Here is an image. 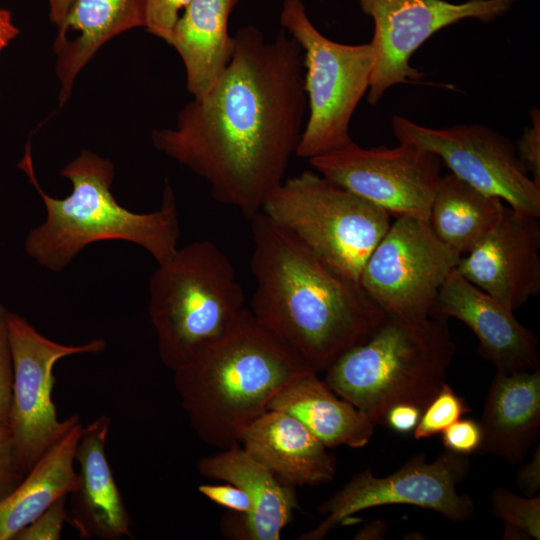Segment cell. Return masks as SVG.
Returning a JSON list of instances; mask_svg holds the SVG:
<instances>
[{
	"label": "cell",
	"instance_id": "cell-1",
	"mask_svg": "<svg viewBox=\"0 0 540 540\" xmlns=\"http://www.w3.org/2000/svg\"><path fill=\"white\" fill-rule=\"evenodd\" d=\"M216 84L180 111L173 129L152 133L155 147L210 186L214 200L249 221L285 180L305 125L303 54L281 30L267 41L239 29Z\"/></svg>",
	"mask_w": 540,
	"mask_h": 540
},
{
	"label": "cell",
	"instance_id": "cell-2",
	"mask_svg": "<svg viewBox=\"0 0 540 540\" xmlns=\"http://www.w3.org/2000/svg\"><path fill=\"white\" fill-rule=\"evenodd\" d=\"M250 223L256 281L251 313L312 370L325 372L387 315L359 284L332 272L262 211Z\"/></svg>",
	"mask_w": 540,
	"mask_h": 540
},
{
	"label": "cell",
	"instance_id": "cell-3",
	"mask_svg": "<svg viewBox=\"0 0 540 540\" xmlns=\"http://www.w3.org/2000/svg\"><path fill=\"white\" fill-rule=\"evenodd\" d=\"M308 370L312 369L244 308L221 337L173 372L191 427L203 442L222 450L238 443L239 430Z\"/></svg>",
	"mask_w": 540,
	"mask_h": 540
},
{
	"label": "cell",
	"instance_id": "cell-4",
	"mask_svg": "<svg viewBox=\"0 0 540 540\" xmlns=\"http://www.w3.org/2000/svg\"><path fill=\"white\" fill-rule=\"evenodd\" d=\"M19 167L38 191L46 208V219L25 239V250L39 265L62 271L88 245L105 240L136 244L158 264L171 258L180 236L178 211L167 184L159 210L135 213L120 205L111 192L114 166L108 159L88 150L68 163L60 175L72 183L64 198L48 195L41 188L33 167L30 143Z\"/></svg>",
	"mask_w": 540,
	"mask_h": 540
},
{
	"label": "cell",
	"instance_id": "cell-5",
	"mask_svg": "<svg viewBox=\"0 0 540 540\" xmlns=\"http://www.w3.org/2000/svg\"><path fill=\"white\" fill-rule=\"evenodd\" d=\"M447 320L431 316L409 323L387 315L364 341L329 366L323 380L374 426L384 425L396 404L423 410L447 383L456 352Z\"/></svg>",
	"mask_w": 540,
	"mask_h": 540
},
{
	"label": "cell",
	"instance_id": "cell-6",
	"mask_svg": "<svg viewBox=\"0 0 540 540\" xmlns=\"http://www.w3.org/2000/svg\"><path fill=\"white\" fill-rule=\"evenodd\" d=\"M232 262L212 241L178 248L149 282L148 313L162 363L172 371L221 337L244 309Z\"/></svg>",
	"mask_w": 540,
	"mask_h": 540
},
{
	"label": "cell",
	"instance_id": "cell-7",
	"mask_svg": "<svg viewBox=\"0 0 540 540\" xmlns=\"http://www.w3.org/2000/svg\"><path fill=\"white\" fill-rule=\"evenodd\" d=\"M261 211L293 233L332 272L356 284L391 224L386 210L312 171L285 179Z\"/></svg>",
	"mask_w": 540,
	"mask_h": 540
},
{
	"label": "cell",
	"instance_id": "cell-8",
	"mask_svg": "<svg viewBox=\"0 0 540 540\" xmlns=\"http://www.w3.org/2000/svg\"><path fill=\"white\" fill-rule=\"evenodd\" d=\"M280 23L303 54L308 116L296 155L309 160L353 141L349 126L369 89L373 51L370 43L343 44L324 36L301 0H284Z\"/></svg>",
	"mask_w": 540,
	"mask_h": 540
},
{
	"label": "cell",
	"instance_id": "cell-9",
	"mask_svg": "<svg viewBox=\"0 0 540 540\" xmlns=\"http://www.w3.org/2000/svg\"><path fill=\"white\" fill-rule=\"evenodd\" d=\"M460 257L439 240L428 221L396 217L368 257L359 285L386 315L421 323L432 316L438 293Z\"/></svg>",
	"mask_w": 540,
	"mask_h": 540
},
{
	"label": "cell",
	"instance_id": "cell-10",
	"mask_svg": "<svg viewBox=\"0 0 540 540\" xmlns=\"http://www.w3.org/2000/svg\"><path fill=\"white\" fill-rule=\"evenodd\" d=\"M8 338L13 384L7 426L22 467L27 473L36 461L74 425L78 414L60 420L52 394L58 361L78 354L104 351V339L66 345L42 335L25 318L8 312Z\"/></svg>",
	"mask_w": 540,
	"mask_h": 540
},
{
	"label": "cell",
	"instance_id": "cell-11",
	"mask_svg": "<svg viewBox=\"0 0 540 540\" xmlns=\"http://www.w3.org/2000/svg\"><path fill=\"white\" fill-rule=\"evenodd\" d=\"M467 455L444 451L433 462L425 454L413 455L386 477H376L371 468L356 473L318 508L325 519L300 540H322L339 524L365 509L405 504L432 510L448 520L463 522L475 512L472 498L456 487L468 475Z\"/></svg>",
	"mask_w": 540,
	"mask_h": 540
},
{
	"label": "cell",
	"instance_id": "cell-12",
	"mask_svg": "<svg viewBox=\"0 0 540 540\" xmlns=\"http://www.w3.org/2000/svg\"><path fill=\"white\" fill-rule=\"evenodd\" d=\"M391 126L399 142L436 154L471 187L540 217V184L530 177L508 137L483 124L430 128L401 115L392 116Z\"/></svg>",
	"mask_w": 540,
	"mask_h": 540
},
{
	"label": "cell",
	"instance_id": "cell-13",
	"mask_svg": "<svg viewBox=\"0 0 540 540\" xmlns=\"http://www.w3.org/2000/svg\"><path fill=\"white\" fill-rule=\"evenodd\" d=\"M518 1L358 0L363 13L374 22L370 42L374 60L367 102L376 105L390 88L424 77L410 60L437 31L465 19L492 22Z\"/></svg>",
	"mask_w": 540,
	"mask_h": 540
},
{
	"label": "cell",
	"instance_id": "cell-14",
	"mask_svg": "<svg viewBox=\"0 0 540 540\" xmlns=\"http://www.w3.org/2000/svg\"><path fill=\"white\" fill-rule=\"evenodd\" d=\"M321 175L396 217L428 220L441 178L440 158L413 144H349L309 159Z\"/></svg>",
	"mask_w": 540,
	"mask_h": 540
},
{
	"label": "cell",
	"instance_id": "cell-15",
	"mask_svg": "<svg viewBox=\"0 0 540 540\" xmlns=\"http://www.w3.org/2000/svg\"><path fill=\"white\" fill-rule=\"evenodd\" d=\"M539 217L505 205L495 227L456 269L470 283L515 312L540 293Z\"/></svg>",
	"mask_w": 540,
	"mask_h": 540
},
{
	"label": "cell",
	"instance_id": "cell-16",
	"mask_svg": "<svg viewBox=\"0 0 540 540\" xmlns=\"http://www.w3.org/2000/svg\"><path fill=\"white\" fill-rule=\"evenodd\" d=\"M432 316L453 317L478 339V353L497 372L511 374L540 369L536 336L490 295L466 280L455 268L444 281Z\"/></svg>",
	"mask_w": 540,
	"mask_h": 540
},
{
	"label": "cell",
	"instance_id": "cell-17",
	"mask_svg": "<svg viewBox=\"0 0 540 540\" xmlns=\"http://www.w3.org/2000/svg\"><path fill=\"white\" fill-rule=\"evenodd\" d=\"M107 415L82 426L75 450L78 485L69 494V523L82 540L132 537V521L106 456Z\"/></svg>",
	"mask_w": 540,
	"mask_h": 540
},
{
	"label": "cell",
	"instance_id": "cell-18",
	"mask_svg": "<svg viewBox=\"0 0 540 540\" xmlns=\"http://www.w3.org/2000/svg\"><path fill=\"white\" fill-rule=\"evenodd\" d=\"M237 442L282 483L296 487L331 482L337 461L296 417L268 409L243 426Z\"/></svg>",
	"mask_w": 540,
	"mask_h": 540
},
{
	"label": "cell",
	"instance_id": "cell-19",
	"mask_svg": "<svg viewBox=\"0 0 540 540\" xmlns=\"http://www.w3.org/2000/svg\"><path fill=\"white\" fill-rule=\"evenodd\" d=\"M197 469L209 479L223 480L242 489L252 503L251 512L229 516L236 539L279 540L293 511L299 507L295 487L282 483L264 464L236 443L202 457Z\"/></svg>",
	"mask_w": 540,
	"mask_h": 540
},
{
	"label": "cell",
	"instance_id": "cell-20",
	"mask_svg": "<svg viewBox=\"0 0 540 540\" xmlns=\"http://www.w3.org/2000/svg\"><path fill=\"white\" fill-rule=\"evenodd\" d=\"M479 423L483 434L479 452L521 463L540 434V369L497 372Z\"/></svg>",
	"mask_w": 540,
	"mask_h": 540
},
{
	"label": "cell",
	"instance_id": "cell-21",
	"mask_svg": "<svg viewBox=\"0 0 540 540\" xmlns=\"http://www.w3.org/2000/svg\"><path fill=\"white\" fill-rule=\"evenodd\" d=\"M145 11L146 0H75L53 44L60 105L69 98L78 73L107 41L145 26Z\"/></svg>",
	"mask_w": 540,
	"mask_h": 540
},
{
	"label": "cell",
	"instance_id": "cell-22",
	"mask_svg": "<svg viewBox=\"0 0 540 540\" xmlns=\"http://www.w3.org/2000/svg\"><path fill=\"white\" fill-rule=\"evenodd\" d=\"M238 1L192 0L173 28L168 44L183 61L193 98L207 94L231 60L234 38L228 20Z\"/></svg>",
	"mask_w": 540,
	"mask_h": 540
},
{
	"label": "cell",
	"instance_id": "cell-23",
	"mask_svg": "<svg viewBox=\"0 0 540 540\" xmlns=\"http://www.w3.org/2000/svg\"><path fill=\"white\" fill-rule=\"evenodd\" d=\"M269 409L284 411L301 421L328 449L366 446L375 426L348 401L339 397L314 370L289 382Z\"/></svg>",
	"mask_w": 540,
	"mask_h": 540
},
{
	"label": "cell",
	"instance_id": "cell-24",
	"mask_svg": "<svg viewBox=\"0 0 540 540\" xmlns=\"http://www.w3.org/2000/svg\"><path fill=\"white\" fill-rule=\"evenodd\" d=\"M81 429L80 422L74 425L0 501V540H14L18 532L77 487L75 450Z\"/></svg>",
	"mask_w": 540,
	"mask_h": 540
},
{
	"label": "cell",
	"instance_id": "cell-25",
	"mask_svg": "<svg viewBox=\"0 0 540 540\" xmlns=\"http://www.w3.org/2000/svg\"><path fill=\"white\" fill-rule=\"evenodd\" d=\"M504 208L500 199L449 173L439 180L427 221L439 240L462 256L495 227Z\"/></svg>",
	"mask_w": 540,
	"mask_h": 540
},
{
	"label": "cell",
	"instance_id": "cell-26",
	"mask_svg": "<svg viewBox=\"0 0 540 540\" xmlns=\"http://www.w3.org/2000/svg\"><path fill=\"white\" fill-rule=\"evenodd\" d=\"M491 514L515 527L528 538L540 539V496H518L505 487L490 494Z\"/></svg>",
	"mask_w": 540,
	"mask_h": 540
},
{
	"label": "cell",
	"instance_id": "cell-27",
	"mask_svg": "<svg viewBox=\"0 0 540 540\" xmlns=\"http://www.w3.org/2000/svg\"><path fill=\"white\" fill-rule=\"evenodd\" d=\"M470 411L465 399L445 383L422 410L413 431L414 438L421 440L440 434Z\"/></svg>",
	"mask_w": 540,
	"mask_h": 540
},
{
	"label": "cell",
	"instance_id": "cell-28",
	"mask_svg": "<svg viewBox=\"0 0 540 540\" xmlns=\"http://www.w3.org/2000/svg\"><path fill=\"white\" fill-rule=\"evenodd\" d=\"M64 496L55 501L34 521L17 533L14 540H60L67 523V501Z\"/></svg>",
	"mask_w": 540,
	"mask_h": 540
},
{
	"label": "cell",
	"instance_id": "cell-29",
	"mask_svg": "<svg viewBox=\"0 0 540 540\" xmlns=\"http://www.w3.org/2000/svg\"><path fill=\"white\" fill-rule=\"evenodd\" d=\"M192 0H146L144 28L154 36L169 43L179 13Z\"/></svg>",
	"mask_w": 540,
	"mask_h": 540
},
{
	"label": "cell",
	"instance_id": "cell-30",
	"mask_svg": "<svg viewBox=\"0 0 540 540\" xmlns=\"http://www.w3.org/2000/svg\"><path fill=\"white\" fill-rule=\"evenodd\" d=\"M441 434L445 449L454 453L468 456L479 452L482 445V428L474 419L460 418Z\"/></svg>",
	"mask_w": 540,
	"mask_h": 540
},
{
	"label": "cell",
	"instance_id": "cell-31",
	"mask_svg": "<svg viewBox=\"0 0 540 540\" xmlns=\"http://www.w3.org/2000/svg\"><path fill=\"white\" fill-rule=\"evenodd\" d=\"M7 424H0V501L20 483L25 476Z\"/></svg>",
	"mask_w": 540,
	"mask_h": 540
},
{
	"label": "cell",
	"instance_id": "cell-32",
	"mask_svg": "<svg viewBox=\"0 0 540 540\" xmlns=\"http://www.w3.org/2000/svg\"><path fill=\"white\" fill-rule=\"evenodd\" d=\"M530 123L514 144L517 156L528 174L540 184V111L538 107L530 110Z\"/></svg>",
	"mask_w": 540,
	"mask_h": 540
},
{
	"label": "cell",
	"instance_id": "cell-33",
	"mask_svg": "<svg viewBox=\"0 0 540 540\" xmlns=\"http://www.w3.org/2000/svg\"><path fill=\"white\" fill-rule=\"evenodd\" d=\"M8 312L0 304V424L7 423L13 384V364L8 338Z\"/></svg>",
	"mask_w": 540,
	"mask_h": 540
},
{
	"label": "cell",
	"instance_id": "cell-34",
	"mask_svg": "<svg viewBox=\"0 0 540 540\" xmlns=\"http://www.w3.org/2000/svg\"><path fill=\"white\" fill-rule=\"evenodd\" d=\"M198 491L212 502L242 516L248 515L252 510L248 495L231 483L201 484L198 486Z\"/></svg>",
	"mask_w": 540,
	"mask_h": 540
},
{
	"label": "cell",
	"instance_id": "cell-35",
	"mask_svg": "<svg viewBox=\"0 0 540 540\" xmlns=\"http://www.w3.org/2000/svg\"><path fill=\"white\" fill-rule=\"evenodd\" d=\"M421 413L422 410L413 404H396L386 413L384 425L397 433H410L414 431Z\"/></svg>",
	"mask_w": 540,
	"mask_h": 540
},
{
	"label": "cell",
	"instance_id": "cell-36",
	"mask_svg": "<svg viewBox=\"0 0 540 540\" xmlns=\"http://www.w3.org/2000/svg\"><path fill=\"white\" fill-rule=\"evenodd\" d=\"M516 484L524 496H535L540 489V447L537 445L532 459L520 465Z\"/></svg>",
	"mask_w": 540,
	"mask_h": 540
},
{
	"label": "cell",
	"instance_id": "cell-37",
	"mask_svg": "<svg viewBox=\"0 0 540 540\" xmlns=\"http://www.w3.org/2000/svg\"><path fill=\"white\" fill-rule=\"evenodd\" d=\"M18 34L19 29L13 22L12 13L0 8V54Z\"/></svg>",
	"mask_w": 540,
	"mask_h": 540
},
{
	"label": "cell",
	"instance_id": "cell-38",
	"mask_svg": "<svg viewBox=\"0 0 540 540\" xmlns=\"http://www.w3.org/2000/svg\"><path fill=\"white\" fill-rule=\"evenodd\" d=\"M387 533V524L383 520L372 521L361 530H359L354 539L358 540H380L385 537Z\"/></svg>",
	"mask_w": 540,
	"mask_h": 540
},
{
	"label": "cell",
	"instance_id": "cell-39",
	"mask_svg": "<svg viewBox=\"0 0 540 540\" xmlns=\"http://www.w3.org/2000/svg\"><path fill=\"white\" fill-rule=\"evenodd\" d=\"M75 0H49L50 19L59 26L66 18Z\"/></svg>",
	"mask_w": 540,
	"mask_h": 540
},
{
	"label": "cell",
	"instance_id": "cell-40",
	"mask_svg": "<svg viewBox=\"0 0 540 540\" xmlns=\"http://www.w3.org/2000/svg\"><path fill=\"white\" fill-rule=\"evenodd\" d=\"M503 538L504 539H527L528 537L519 529L509 526V525H505Z\"/></svg>",
	"mask_w": 540,
	"mask_h": 540
}]
</instances>
